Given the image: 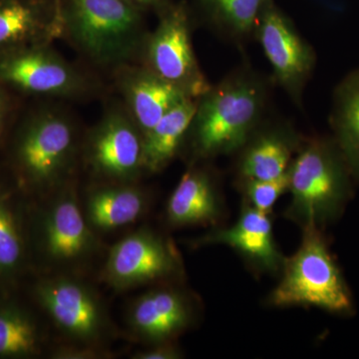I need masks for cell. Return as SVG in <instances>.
<instances>
[{"label":"cell","mask_w":359,"mask_h":359,"mask_svg":"<svg viewBox=\"0 0 359 359\" xmlns=\"http://www.w3.org/2000/svg\"><path fill=\"white\" fill-rule=\"evenodd\" d=\"M36 204L28 245L39 275L90 276L99 269L107 247L85 218L75 178Z\"/></svg>","instance_id":"1"},{"label":"cell","mask_w":359,"mask_h":359,"mask_svg":"<svg viewBox=\"0 0 359 359\" xmlns=\"http://www.w3.org/2000/svg\"><path fill=\"white\" fill-rule=\"evenodd\" d=\"M266 102L263 80L248 70L211 86L198 98L189 130L194 157L209 159L244 148L256 133Z\"/></svg>","instance_id":"2"},{"label":"cell","mask_w":359,"mask_h":359,"mask_svg":"<svg viewBox=\"0 0 359 359\" xmlns=\"http://www.w3.org/2000/svg\"><path fill=\"white\" fill-rule=\"evenodd\" d=\"M90 276L39 275L33 299L53 328V341L112 348L119 330Z\"/></svg>","instance_id":"3"},{"label":"cell","mask_w":359,"mask_h":359,"mask_svg":"<svg viewBox=\"0 0 359 359\" xmlns=\"http://www.w3.org/2000/svg\"><path fill=\"white\" fill-rule=\"evenodd\" d=\"M81 148L68 116L55 111L34 116L14 146V165L26 190L39 199L74 179Z\"/></svg>","instance_id":"4"},{"label":"cell","mask_w":359,"mask_h":359,"mask_svg":"<svg viewBox=\"0 0 359 359\" xmlns=\"http://www.w3.org/2000/svg\"><path fill=\"white\" fill-rule=\"evenodd\" d=\"M275 306H313L330 311L351 308V297L339 269L316 224L304 226L299 250L283 264V276L271 292Z\"/></svg>","instance_id":"5"},{"label":"cell","mask_w":359,"mask_h":359,"mask_svg":"<svg viewBox=\"0 0 359 359\" xmlns=\"http://www.w3.org/2000/svg\"><path fill=\"white\" fill-rule=\"evenodd\" d=\"M184 276L183 259L173 241L142 226L107 248L97 278L116 292L169 285Z\"/></svg>","instance_id":"6"},{"label":"cell","mask_w":359,"mask_h":359,"mask_svg":"<svg viewBox=\"0 0 359 359\" xmlns=\"http://www.w3.org/2000/svg\"><path fill=\"white\" fill-rule=\"evenodd\" d=\"M66 25L78 48L100 65H115L140 45L141 18L126 0H70Z\"/></svg>","instance_id":"7"},{"label":"cell","mask_w":359,"mask_h":359,"mask_svg":"<svg viewBox=\"0 0 359 359\" xmlns=\"http://www.w3.org/2000/svg\"><path fill=\"white\" fill-rule=\"evenodd\" d=\"M81 154L94 182L134 183L145 173L143 134L121 112H111L96 125Z\"/></svg>","instance_id":"8"},{"label":"cell","mask_w":359,"mask_h":359,"mask_svg":"<svg viewBox=\"0 0 359 359\" xmlns=\"http://www.w3.org/2000/svg\"><path fill=\"white\" fill-rule=\"evenodd\" d=\"M292 203L287 214L302 226L316 224L332 211L342 192L341 171L327 146L309 142L289 168Z\"/></svg>","instance_id":"9"},{"label":"cell","mask_w":359,"mask_h":359,"mask_svg":"<svg viewBox=\"0 0 359 359\" xmlns=\"http://www.w3.org/2000/svg\"><path fill=\"white\" fill-rule=\"evenodd\" d=\"M255 33L276 82L294 102L301 103L316 65L313 47L271 0L264 2Z\"/></svg>","instance_id":"10"},{"label":"cell","mask_w":359,"mask_h":359,"mask_svg":"<svg viewBox=\"0 0 359 359\" xmlns=\"http://www.w3.org/2000/svg\"><path fill=\"white\" fill-rule=\"evenodd\" d=\"M197 316L192 295L177 285H161L135 297L124 316V332L145 346L175 341Z\"/></svg>","instance_id":"11"},{"label":"cell","mask_w":359,"mask_h":359,"mask_svg":"<svg viewBox=\"0 0 359 359\" xmlns=\"http://www.w3.org/2000/svg\"><path fill=\"white\" fill-rule=\"evenodd\" d=\"M149 70L200 98L210 88L200 69L191 39L190 25L182 7L165 14L147 43Z\"/></svg>","instance_id":"12"},{"label":"cell","mask_w":359,"mask_h":359,"mask_svg":"<svg viewBox=\"0 0 359 359\" xmlns=\"http://www.w3.org/2000/svg\"><path fill=\"white\" fill-rule=\"evenodd\" d=\"M0 80L34 94L76 96L86 90L79 71L43 47L14 48L0 53Z\"/></svg>","instance_id":"13"},{"label":"cell","mask_w":359,"mask_h":359,"mask_svg":"<svg viewBox=\"0 0 359 359\" xmlns=\"http://www.w3.org/2000/svg\"><path fill=\"white\" fill-rule=\"evenodd\" d=\"M80 201L85 218L100 237L139 223L152 205L151 194L138 182H94L80 193Z\"/></svg>","instance_id":"14"},{"label":"cell","mask_w":359,"mask_h":359,"mask_svg":"<svg viewBox=\"0 0 359 359\" xmlns=\"http://www.w3.org/2000/svg\"><path fill=\"white\" fill-rule=\"evenodd\" d=\"M269 214L248 205L237 223L229 229H221L196 238V248L208 245H226L238 250L257 268L276 271L283 268V257L273 237V223Z\"/></svg>","instance_id":"15"},{"label":"cell","mask_w":359,"mask_h":359,"mask_svg":"<svg viewBox=\"0 0 359 359\" xmlns=\"http://www.w3.org/2000/svg\"><path fill=\"white\" fill-rule=\"evenodd\" d=\"M219 216L221 203L211 176L200 168H191L168 200V224L173 228L210 226L217 224Z\"/></svg>","instance_id":"16"},{"label":"cell","mask_w":359,"mask_h":359,"mask_svg":"<svg viewBox=\"0 0 359 359\" xmlns=\"http://www.w3.org/2000/svg\"><path fill=\"white\" fill-rule=\"evenodd\" d=\"M123 90L131 118L143 137L170 110L186 99L194 98L185 89L149 69L130 73L125 78Z\"/></svg>","instance_id":"17"},{"label":"cell","mask_w":359,"mask_h":359,"mask_svg":"<svg viewBox=\"0 0 359 359\" xmlns=\"http://www.w3.org/2000/svg\"><path fill=\"white\" fill-rule=\"evenodd\" d=\"M52 342L32 311L13 302L0 304V358L47 355Z\"/></svg>","instance_id":"18"},{"label":"cell","mask_w":359,"mask_h":359,"mask_svg":"<svg viewBox=\"0 0 359 359\" xmlns=\"http://www.w3.org/2000/svg\"><path fill=\"white\" fill-rule=\"evenodd\" d=\"M297 140L287 129L252 135L245 145L240 173L245 180L278 178L289 171Z\"/></svg>","instance_id":"19"},{"label":"cell","mask_w":359,"mask_h":359,"mask_svg":"<svg viewBox=\"0 0 359 359\" xmlns=\"http://www.w3.org/2000/svg\"><path fill=\"white\" fill-rule=\"evenodd\" d=\"M198 98L178 104L144 136V172L159 173L170 164L188 136Z\"/></svg>","instance_id":"20"},{"label":"cell","mask_w":359,"mask_h":359,"mask_svg":"<svg viewBox=\"0 0 359 359\" xmlns=\"http://www.w3.org/2000/svg\"><path fill=\"white\" fill-rule=\"evenodd\" d=\"M29 245L11 195L0 188V283L11 287L25 273Z\"/></svg>","instance_id":"21"},{"label":"cell","mask_w":359,"mask_h":359,"mask_svg":"<svg viewBox=\"0 0 359 359\" xmlns=\"http://www.w3.org/2000/svg\"><path fill=\"white\" fill-rule=\"evenodd\" d=\"M334 116L342 145L359 162V75L339 89Z\"/></svg>","instance_id":"22"},{"label":"cell","mask_w":359,"mask_h":359,"mask_svg":"<svg viewBox=\"0 0 359 359\" xmlns=\"http://www.w3.org/2000/svg\"><path fill=\"white\" fill-rule=\"evenodd\" d=\"M219 22L238 39L256 29L266 0H205Z\"/></svg>","instance_id":"23"},{"label":"cell","mask_w":359,"mask_h":359,"mask_svg":"<svg viewBox=\"0 0 359 359\" xmlns=\"http://www.w3.org/2000/svg\"><path fill=\"white\" fill-rule=\"evenodd\" d=\"M39 28L40 20L32 6L20 0L0 2V47L25 41Z\"/></svg>","instance_id":"24"},{"label":"cell","mask_w":359,"mask_h":359,"mask_svg":"<svg viewBox=\"0 0 359 359\" xmlns=\"http://www.w3.org/2000/svg\"><path fill=\"white\" fill-rule=\"evenodd\" d=\"M245 191L250 205L257 211L269 214L280 197L289 191V171L278 178L245 180Z\"/></svg>","instance_id":"25"},{"label":"cell","mask_w":359,"mask_h":359,"mask_svg":"<svg viewBox=\"0 0 359 359\" xmlns=\"http://www.w3.org/2000/svg\"><path fill=\"white\" fill-rule=\"evenodd\" d=\"M47 355L52 359H111L116 353L108 347L53 341Z\"/></svg>","instance_id":"26"},{"label":"cell","mask_w":359,"mask_h":359,"mask_svg":"<svg viewBox=\"0 0 359 359\" xmlns=\"http://www.w3.org/2000/svg\"><path fill=\"white\" fill-rule=\"evenodd\" d=\"M182 358H183V353L175 341L145 346V348L134 351L130 356L132 359H179Z\"/></svg>","instance_id":"27"},{"label":"cell","mask_w":359,"mask_h":359,"mask_svg":"<svg viewBox=\"0 0 359 359\" xmlns=\"http://www.w3.org/2000/svg\"><path fill=\"white\" fill-rule=\"evenodd\" d=\"M7 105L6 98L4 94L0 92V133L4 128V122H6Z\"/></svg>","instance_id":"28"},{"label":"cell","mask_w":359,"mask_h":359,"mask_svg":"<svg viewBox=\"0 0 359 359\" xmlns=\"http://www.w3.org/2000/svg\"><path fill=\"white\" fill-rule=\"evenodd\" d=\"M132 4H138V6H152L159 4L161 0H126Z\"/></svg>","instance_id":"29"}]
</instances>
